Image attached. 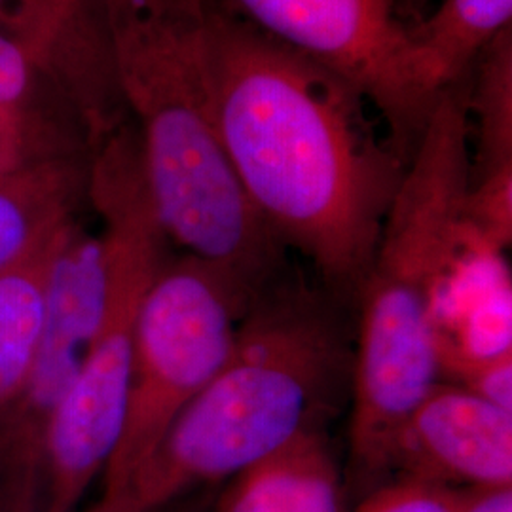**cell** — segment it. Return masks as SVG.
I'll use <instances>...</instances> for the list:
<instances>
[{"label":"cell","instance_id":"obj_1","mask_svg":"<svg viewBox=\"0 0 512 512\" xmlns=\"http://www.w3.org/2000/svg\"><path fill=\"white\" fill-rule=\"evenodd\" d=\"M207 46L220 141L256 213L334 298L355 300L403 156L346 78L264 35L224 0H207Z\"/></svg>","mask_w":512,"mask_h":512},{"label":"cell","instance_id":"obj_2","mask_svg":"<svg viewBox=\"0 0 512 512\" xmlns=\"http://www.w3.org/2000/svg\"><path fill=\"white\" fill-rule=\"evenodd\" d=\"M122 105L171 247L258 294L287 274L220 141L207 0H101Z\"/></svg>","mask_w":512,"mask_h":512},{"label":"cell","instance_id":"obj_3","mask_svg":"<svg viewBox=\"0 0 512 512\" xmlns=\"http://www.w3.org/2000/svg\"><path fill=\"white\" fill-rule=\"evenodd\" d=\"M469 82L435 99L355 298L349 461L366 492L389 478L404 423L439 382L433 319L465 220Z\"/></svg>","mask_w":512,"mask_h":512},{"label":"cell","instance_id":"obj_4","mask_svg":"<svg viewBox=\"0 0 512 512\" xmlns=\"http://www.w3.org/2000/svg\"><path fill=\"white\" fill-rule=\"evenodd\" d=\"M353 332L340 300L293 272L258 294L217 376L114 494L164 511L294 439L327 431L351 393Z\"/></svg>","mask_w":512,"mask_h":512},{"label":"cell","instance_id":"obj_5","mask_svg":"<svg viewBox=\"0 0 512 512\" xmlns=\"http://www.w3.org/2000/svg\"><path fill=\"white\" fill-rule=\"evenodd\" d=\"M88 194L107 247L105 311L10 512H80L93 482L105 475L126 418L139 308L154 275L173 255L150 202L131 120L93 148Z\"/></svg>","mask_w":512,"mask_h":512},{"label":"cell","instance_id":"obj_6","mask_svg":"<svg viewBox=\"0 0 512 512\" xmlns=\"http://www.w3.org/2000/svg\"><path fill=\"white\" fill-rule=\"evenodd\" d=\"M256 296L192 256L171 255L143 296L122 435L103 475L118 492L234 348Z\"/></svg>","mask_w":512,"mask_h":512},{"label":"cell","instance_id":"obj_7","mask_svg":"<svg viewBox=\"0 0 512 512\" xmlns=\"http://www.w3.org/2000/svg\"><path fill=\"white\" fill-rule=\"evenodd\" d=\"M264 35L346 78L410 160L433 105L410 71L408 23L395 0H224Z\"/></svg>","mask_w":512,"mask_h":512},{"label":"cell","instance_id":"obj_8","mask_svg":"<svg viewBox=\"0 0 512 512\" xmlns=\"http://www.w3.org/2000/svg\"><path fill=\"white\" fill-rule=\"evenodd\" d=\"M109 289L101 230L76 222L55 253L48 315L29 376L0 420V512L14 509L38 448L99 329Z\"/></svg>","mask_w":512,"mask_h":512},{"label":"cell","instance_id":"obj_9","mask_svg":"<svg viewBox=\"0 0 512 512\" xmlns=\"http://www.w3.org/2000/svg\"><path fill=\"white\" fill-rule=\"evenodd\" d=\"M0 35L42 59L55 93L93 141L128 118L101 0H0Z\"/></svg>","mask_w":512,"mask_h":512},{"label":"cell","instance_id":"obj_10","mask_svg":"<svg viewBox=\"0 0 512 512\" xmlns=\"http://www.w3.org/2000/svg\"><path fill=\"white\" fill-rule=\"evenodd\" d=\"M395 476L452 488L512 484V410L439 380L395 442Z\"/></svg>","mask_w":512,"mask_h":512},{"label":"cell","instance_id":"obj_11","mask_svg":"<svg viewBox=\"0 0 512 512\" xmlns=\"http://www.w3.org/2000/svg\"><path fill=\"white\" fill-rule=\"evenodd\" d=\"M92 152H73L0 177V274L35 255L90 205Z\"/></svg>","mask_w":512,"mask_h":512},{"label":"cell","instance_id":"obj_12","mask_svg":"<svg viewBox=\"0 0 512 512\" xmlns=\"http://www.w3.org/2000/svg\"><path fill=\"white\" fill-rule=\"evenodd\" d=\"M327 431H311L226 480L215 512H348Z\"/></svg>","mask_w":512,"mask_h":512},{"label":"cell","instance_id":"obj_13","mask_svg":"<svg viewBox=\"0 0 512 512\" xmlns=\"http://www.w3.org/2000/svg\"><path fill=\"white\" fill-rule=\"evenodd\" d=\"M509 29L512 0H440L429 16L408 25L410 71L421 97L433 105Z\"/></svg>","mask_w":512,"mask_h":512},{"label":"cell","instance_id":"obj_14","mask_svg":"<svg viewBox=\"0 0 512 512\" xmlns=\"http://www.w3.org/2000/svg\"><path fill=\"white\" fill-rule=\"evenodd\" d=\"M76 222L35 255L0 274V420L16 401L37 357L48 315L55 253Z\"/></svg>","mask_w":512,"mask_h":512},{"label":"cell","instance_id":"obj_15","mask_svg":"<svg viewBox=\"0 0 512 512\" xmlns=\"http://www.w3.org/2000/svg\"><path fill=\"white\" fill-rule=\"evenodd\" d=\"M476 150L469 186L512 184V29L480 55L469 82Z\"/></svg>","mask_w":512,"mask_h":512},{"label":"cell","instance_id":"obj_16","mask_svg":"<svg viewBox=\"0 0 512 512\" xmlns=\"http://www.w3.org/2000/svg\"><path fill=\"white\" fill-rule=\"evenodd\" d=\"M93 147L88 131L63 112L0 103V177Z\"/></svg>","mask_w":512,"mask_h":512},{"label":"cell","instance_id":"obj_17","mask_svg":"<svg viewBox=\"0 0 512 512\" xmlns=\"http://www.w3.org/2000/svg\"><path fill=\"white\" fill-rule=\"evenodd\" d=\"M459 488L395 476L368 490L348 512H458Z\"/></svg>","mask_w":512,"mask_h":512},{"label":"cell","instance_id":"obj_18","mask_svg":"<svg viewBox=\"0 0 512 512\" xmlns=\"http://www.w3.org/2000/svg\"><path fill=\"white\" fill-rule=\"evenodd\" d=\"M44 90L59 99L42 59L18 42L0 35V103L42 107L40 97Z\"/></svg>","mask_w":512,"mask_h":512},{"label":"cell","instance_id":"obj_19","mask_svg":"<svg viewBox=\"0 0 512 512\" xmlns=\"http://www.w3.org/2000/svg\"><path fill=\"white\" fill-rule=\"evenodd\" d=\"M458 512H512V484L459 488Z\"/></svg>","mask_w":512,"mask_h":512},{"label":"cell","instance_id":"obj_20","mask_svg":"<svg viewBox=\"0 0 512 512\" xmlns=\"http://www.w3.org/2000/svg\"><path fill=\"white\" fill-rule=\"evenodd\" d=\"M164 511H145V509H137V507H133V505H129L128 501H124V499H118V497H103L101 495V499L92 505L90 509H86V511L80 512H165Z\"/></svg>","mask_w":512,"mask_h":512},{"label":"cell","instance_id":"obj_21","mask_svg":"<svg viewBox=\"0 0 512 512\" xmlns=\"http://www.w3.org/2000/svg\"><path fill=\"white\" fill-rule=\"evenodd\" d=\"M423 4H425V0H395L399 14H401V10H420Z\"/></svg>","mask_w":512,"mask_h":512}]
</instances>
